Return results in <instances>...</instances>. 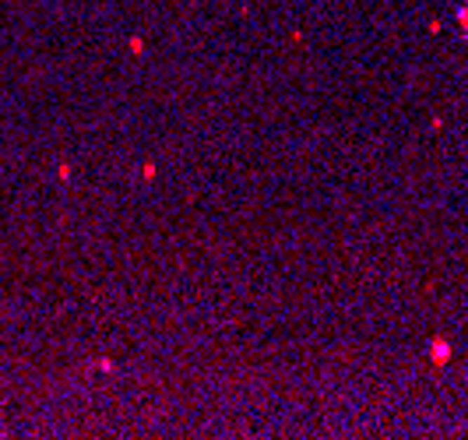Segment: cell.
Segmentation results:
<instances>
[{
  "instance_id": "cell-2",
  "label": "cell",
  "mask_w": 468,
  "mask_h": 440,
  "mask_svg": "<svg viewBox=\"0 0 468 440\" xmlns=\"http://www.w3.org/2000/svg\"><path fill=\"white\" fill-rule=\"evenodd\" d=\"M457 22H461V29L468 32V8H461V11H457Z\"/></svg>"
},
{
  "instance_id": "cell-1",
  "label": "cell",
  "mask_w": 468,
  "mask_h": 440,
  "mask_svg": "<svg viewBox=\"0 0 468 440\" xmlns=\"http://www.w3.org/2000/svg\"><path fill=\"white\" fill-rule=\"evenodd\" d=\"M450 359V345L447 342H433V363H447Z\"/></svg>"
}]
</instances>
